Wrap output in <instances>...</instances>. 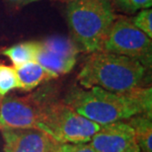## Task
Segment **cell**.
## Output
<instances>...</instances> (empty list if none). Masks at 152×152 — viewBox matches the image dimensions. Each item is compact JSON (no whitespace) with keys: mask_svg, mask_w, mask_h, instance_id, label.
Masks as SVG:
<instances>
[{"mask_svg":"<svg viewBox=\"0 0 152 152\" xmlns=\"http://www.w3.org/2000/svg\"><path fill=\"white\" fill-rule=\"evenodd\" d=\"M63 102L88 120L104 126L151 112L152 89L140 87L126 92H112L100 87H73Z\"/></svg>","mask_w":152,"mask_h":152,"instance_id":"obj_1","label":"cell"},{"mask_svg":"<svg viewBox=\"0 0 152 152\" xmlns=\"http://www.w3.org/2000/svg\"><path fill=\"white\" fill-rule=\"evenodd\" d=\"M148 68L137 60L104 50L90 53L77 81L80 87H100L112 92H126L148 87Z\"/></svg>","mask_w":152,"mask_h":152,"instance_id":"obj_2","label":"cell"},{"mask_svg":"<svg viewBox=\"0 0 152 152\" xmlns=\"http://www.w3.org/2000/svg\"><path fill=\"white\" fill-rule=\"evenodd\" d=\"M65 17L78 50L92 53L101 50L117 16L110 0H76L66 3Z\"/></svg>","mask_w":152,"mask_h":152,"instance_id":"obj_3","label":"cell"},{"mask_svg":"<svg viewBox=\"0 0 152 152\" xmlns=\"http://www.w3.org/2000/svg\"><path fill=\"white\" fill-rule=\"evenodd\" d=\"M44 123L53 138L63 143L89 142L101 126L78 114L64 102L47 100Z\"/></svg>","mask_w":152,"mask_h":152,"instance_id":"obj_4","label":"cell"},{"mask_svg":"<svg viewBox=\"0 0 152 152\" xmlns=\"http://www.w3.org/2000/svg\"><path fill=\"white\" fill-rule=\"evenodd\" d=\"M101 50L130 57L145 67H151V38L136 28L130 18L115 17Z\"/></svg>","mask_w":152,"mask_h":152,"instance_id":"obj_5","label":"cell"},{"mask_svg":"<svg viewBox=\"0 0 152 152\" xmlns=\"http://www.w3.org/2000/svg\"><path fill=\"white\" fill-rule=\"evenodd\" d=\"M45 102L44 97L37 95L3 97L0 102V130L35 129L53 136L44 123Z\"/></svg>","mask_w":152,"mask_h":152,"instance_id":"obj_6","label":"cell"},{"mask_svg":"<svg viewBox=\"0 0 152 152\" xmlns=\"http://www.w3.org/2000/svg\"><path fill=\"white\" fill-rule=\"evenodd\" d=\"M89 144L96 152H140L134 130L126 121L101 126Z\"/></svg>","mask_w":152,"mask_h":152,"instance_id":"obj_7","label":"cell"},{"mask_svg":"<svg viewBox=\"0 0 152 152\" xmlns=\"http://www.w3.org/2000/svg\"><path fill=\"white\" fill-rule=\"evenodd\" d=\"M4 152H56L61 143L53 136L35 129H2Z\"/></svg>","mask_w":152,"mask_h":152,"instance_id":"obj_8","label":"cell"},{"mask_svg":"<svg viewBox=\"0 0 152 152\" xmlns=\"http://www.w3.org/2000/svg\"><path fill=\"white\" fill-rule=\"evenodd\" d=\"M14 68L19 81L20 89L24 91H31L44 81L53 78L36 60L14 66Z\"/></svg>","mask_w":152,"mask_h":152,"instance_id":"obj_9","label":"cell"},{"mask_svg":"<svg viewBox=\"0 0 152 152\" xmlns=\"http://www.w3.org/2000/svg\"><path fill=\"white\" fill-rule=\"evenodd\" d=\"M35 60L42 67H44L53 78L58 77L59 75L66 74L73 69L76 61L62 58L56 54L42 48L41 42L39 45V48L36 54Z\"/></svg>","mask_w":152,"mask_h":152,"instance_id":"obj_10","label":"cell"},{"mask_svg":"<svg viewBox=\"0 0 152 152\" xmlns=\"http://www.w3.org/2000/svg\"><path fill=\"white\" fill-rule=\"evenodd\" d=\"M134 130L139 148L143 152H152V112H146L126 121Z\"/></svg>","mask_w":152,"mask_h":152,"instance_id":"obj_11","label":"cell"},{"mask_svg":"<svg viewBox=\"0 0 152 152\" xmlns=\"http://www.w3.org/2000/svg\"><path fill=\"white\" fill-rule=\"evenodd\" d=\"M39 42L42 48L48 51H50L62 58L76 61V56L79 50L71 39L63 36H53Z\"/></svg>","mask_w":152,"mask_h":152,"instance_id":"obj_12","label":"cell"},{"mask_svg":"<svg viewBox=\"0 0 152 152\" xmlns=\"http://www.w3.org/2000/svg\"><path fill=\"white\" fill-rule=\"evenodd\" d=\"M39 45V42H21V44H17L3 48L1 50V53L6 56L11 60V62L13 63V66H18L23 64V63L35 60Z\"/></svg>","mask_w":152,"mask_h":152,"instance_id":"obj_13","label":"cell"},{"mask_svg":"<svg viewBox=\"0 0 152 152\" xmlns=\"http://www.w3.org/2000/svg\"><path fill=\"white\" fill-rule=\"evenodd\" d=\"M17 88L20 89L14 66L0 64V97H6L10 91Z\"/></svg>","mask_w":152,"mask_h":152,"instance_id":"obj_14","label":"cell"},{"mask_svg":"<svg viewBox=\"0 0 152 152\" xmlns=\"http://www.w3.org/2000/svg\"><path fill=\"white\" fill-rule=\"evenodd\" d=\"M114 9L124 13L133 14L143 9L151 8L152 0H110Z\"/></svg>","mask_w":152,"mask_h":152,"instance_id":"obj_15","label":"cell"},{"mask_svg":"<svg viewBox=\"0 0 152 152\" xmlns=\"http://www.w3.org/2000/svg\"><path fill=\"white\" fill-rule=\"evenodd\" d=\"M130 21L136 28L152 38V10L150 8L138 11L134 17L130 18Z\"/></svg>","mask_w":152,"mask_h":152,"instance_id":"obj_16","label":"cell"},{"mask_svg":"<svg viewBox=\"0 0 152 152\" xmlns=\"http://www.w3.org/2000/svg\"><path fill=\"white\" fill-rule=\"evenodd\" d=\"M59 152H96L87 142L81 143H63L59 147Z\"/></svg>","mask_w":152,"mask_h":152,"instance_id":"obj_17","label":"cell"},{"mask_svg":"<svg viewBox=\"0 0 152 152\" xmlns=\"http://www.w3.org/2000/svg\"><path fill=\"white\" fill-rule=\"evenodd\" d=\"M7 2H10L12 4L15 5H28L31 4V3L39 1V0H6Z\"/></svg>","mask_w":152,"mask_h":152,"instance_id":"obj_18","label":"cell"},{"mask_svg":"<svg viewBox=\"0 0 152 152\" xmlns=\"http://www.w3.org/2000/svg\"><path fill=\"white\" fill-rule=\"evenodd\" d=\"M60 1H64L66 3H69V2H72V1H76V0H60Z\"/></svg>","mask_w":152,"mask_h":152,"instance_id":"obj_19","label":"cell"},{"mask_svg":"<svg viewBox=\"0 0 152 152\" xmlns=\"http://www.w3.org/2000/svg\"><path fill=\"white\" fill-rule=\"evenodd\" d=\"M56 152H59V149H58V150H57V151H56Z\"/></svg>","mask_w":152,"mask_h":152,"instance_id":"obj_20","label":"cell"},{"mask_svg":"<svg viewBox=\"0 0 152 152\" xmlns=\"http://www.w3.org/2000/svg\"><path fill=\"white\" fill-rule=\"evenodd\" d=\"M142 152H143V151H142Z\"/></svg>","mask_w":152,"mask_h":152,"instance_id":"obj_21","label":"cell"}]
</instances>
